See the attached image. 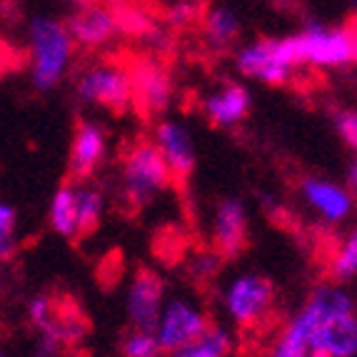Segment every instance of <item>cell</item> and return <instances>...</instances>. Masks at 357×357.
Listing matches in <instances>:
<instances>
[{
	"instance_id": "obj_1",
	"label": "cell",
	"mask_w": 357,
	"mask_h": 357,
	"mask_svg": "<svg viewBox=\"0 0 357 357\" xmlns=\"http://www.w3.org/2000/svg\"><path fill=\"white\" fill-rule=\"evenodd\" d=\"M28 48H30V83L38 93L55 90L68 68H70L73 38L66 23L53 15H36L28 23Z\"/></svg>"
},
{
	"instance_id": "obj_2",
	"label": "cell",
	"mask_w": 357,
	"mask_h": 357,
	"mask_svg": "<svg viewBox=\"0 0 357 357\" xmlns=\"http://www.w3.org/2000/svg\"><path fill=\"white\" fill-rule=\"evenodd\" d=\"M235 68L248 80H257L270 88H280L292 80V75L300 70L303 58H300L298 38H260L238 50L235 55Z\"/></svg>"
},
{
	"instance_id": "obj_3",
	"label": "cell",
	"mask_w": 357,
	"mask_h": 357,
	"mask_svg": "<svg viewBox=\"0 0 357 357\" xmlns=\"http://www.w3.org/2000/svg\"><path fill=\"white\" fill-rule=\"evenodd\" d=\"M123 197L132 210H145L155 203V197L170 188L173 175L167 170L153 140H135L123 155Z\"/></svg>"
},
{
	"instance_id": "obj_4",
	"label": "cell",
	"mask_w": 357,
	"mask_h": 357,
	"mask_svg": "<svg viewBox=\"0 0 357 357\" xmlns=\"http://www.w3.org/2000/svg\"><path fill=\"white\" fill-rule=\"evenodd\" d=\"M298 38L300 58L305 68L317 70H345L357 60V33L355 25H325L310 20Z\"/></svg>"
},
{
	"instance_id": "obj_5",
	"label": "cell",
	"mask_w": 357,
	"mask_h": 357,
	"mask_svg": "<svg viewBox=\"0 0 357 357\" xmlns=\"http://www.w3.org/2000/svg\"><path fill=\"white\" fill-rule=\"evenodd\" d=\"M75 98L83 105L102 107L110 113H126L132 105L130 66L120 60L90 63L75 80Z\"/></svg>"
},
{
	"instance_id": "obj_6",
	"label": "cell",
	"mask_w": 357,
	"mask_h": 357,
	"mask_svg": "<svg viewBox=\"0 0 357 357\" xmlns=\"http://www.w3.org/2000/svg\"><path fill=\"white\" fill-rule=\"evenodd\" d=\"M222 303H225V310L232 317V322H238L240 328H252V325H260L273 312L275 285L265 275H238L225 287Z\"/></svg>"
},
{
	"instance_id": "obj_7",
	"label": "cell",
	"mask_w": 357,
	"mask_h": 357,
	"mask_svg": "<svg viewBox=\"0 0 357 357\" xmlns=\"http://www.w3.org/2000/svg\"><path fill=\"white\" fill-rule=\"evenodd\" d=\"M132 75V105L148 118L165 115L173 105V77L160 60L143 58L130 66Z\"/></svg>"
},
{
	"instance_id": "obj_8",
	"label": "cell",
	"mask_w": 357,
	"mask_h": 357,
	"mask_svg": "<svg viewBox=\"0 0 357 357\" xmlns=\"http://www.w3.org/2000/svg\"><path fill=\"white\" fill-rule=\"evenodd\" d=\"M165 298V280L150 268H137L128 290V317L132 330L153 333L158 328Z\"/></svg>"
},
{
	"instance_id": "obj_9",
	"label": "cell",
	"mask_w": 357,
	"mask_h": 357,
	"mask_svg": "<svg viewBox=\"0 0 357 357\" xmlns=\"http://www.w3.org/2000/svg\"><path fill=\"white\" fill-rule=\"evenodd\" d=\"M250 238V218L238 197H222L213 215V250L222 260L245 252Z\"/></svg>"
},
{
	"instance_id": "obj_10",
	"label": "cell",
	"mask_w": 357,
	"mask_h": 357,
	"mask_svg": "<svg viewBox=\"0 0 357 357\" xmlns=\"http://www.w3.org/2000/svg\"><path fill=\"white\" fill-rule=\"evenodd\" d=\"M153 145L158 148L160 158L165 160L167 170L175 180L185 183L190 178L192 170H195V140H192V132L178 123V120H160L155 126L153 132Z\"/></svg>"
},
{
	"instance_id": "obj_11",
	"label": "cell",
	"mask_w": 357,
	"mask_h": 357,
	"mask_svg": "<svg viewBox=\"0 0 357 357\" xmlns=\"http://www.w3.org/2000/svg\"><path fill=\"white\" fill-rule=\"evenodd\" d=\"M300 197L328 225H340V222L350 220L352 208H355V195L347 188L333 183V180L315 178V175L300 180Z\"/></svg>"
},
{
	"instance_id": "obj_12",
	"label": "cell",
	"mask_w": 357,
	"mask_h": 357,
	"mask_svg": "<svg viewBox=\"0 0 357 357\" xmlns=\"http://www.w3.org/2000/svg\"><path fill=\"white\" fill-rule=\"evenodd\" d=\"M210 325V317L195 305L185 303V300H170L165 310L160 312L158 328H155V340L162 352H173L188 340L200 335Z\"/></svg>"
},
{
	"instance_id": "obj_13",
	"label": "cell",
	"mask_w": 357,
	"mask_h": 357,
	"mask_svg": "<svg viewBox=\"0 0 357 357\" xmlns=\"http://www.w3.org/2000/svg\"><path fill=\"white\" fill-rule=\"evenodd\" d=\"M107 153V132L96 120H80L73 132L70 160H68V178L70 183H88L102 165Z\"/></svg>"
},
{
	"instance_id": "obj_14",
	"label": "cell",
	"mask_w": 357,
	"mask_h": 357,
	"mask_svg": "<svg viewBox=\"0 0 357 357\" xmlns=\"http://www.w3.org/2000/svg\"><path fill=\"white\" fill-rule=\"evenodd\" d=\"M66 28L73 38V45H80L85 50L105 48L107 43H113L115 36L120 33L115 8L107 6L77 8L66 23Z\"/></svg>"
},
{
	"instance_id": "obj_15",
	"label": "cell",
	"mask_w": 357,
	"mask_h": 357,
	"mask_svg": "<svg viewBox=\"0 0 357 357\" xmlns=\"http://www.w3.org/2000/svg\"><path fill=\"white\" fill-rule=\"evenodd\" d=\"M252 107V96L248 85L227 80L220 88H215L213 93L205 96L203 110L208 115L210 126L215 128H235L240 126Z\"/></svg>"
},
{
	"instance_id": "obj_16",
	"label": "cell",
	"mask_w": 357,
	"mask_h": 357,
	"mask_svg": "<svg viewBox=\"0 0 357 357\" xmlns=\"http://www.w3.org/2000/svg\"><path fill=\"white\" fill-rule=\"evenodd\" d=\"M315 347L328 357H355L357 352V320L352 315H333L315 333Z\"/></svg>"
},
{
	"instance_id": "obj_17",
	"label": "cell",
	"mask_w": 357,
	"mask_h": 357,
	"mask_svg": "<svg viewBox=\"0 0 357 357\" xmlns=\"http://www.w3.org/2000/svg\"><path fill=\"white\" fill-rule=\"evenodd\" d=\"M203 20V36L213 50H227L230 45H235V40L243 33L238 13L230 6H213L200 15Z\"/></svg>"
},
{
	"instance_id": "obj_18",
	"label": "cell",
	"mask_w": 357,
	"mask_h": 357,
	"mask_svg": "<svg viewBox=\"0 0 357 357\" xmlns=\"http://www.w3.org/2000/svg\"><path fill=\"white\" fill-rule=\"evenodd\" d=\"M232 352V337L225 328L210 322L208 328L185 345L170 352V357H230Z\"/></svg>"
},
{
	"instance_id": "obj_19",
	"label": "cell",
	"mask_w": 357,
	"mask_h": 357,
	"mask_svg": "<svg viewBox=\"0 0 357 357\" xmlns=\"http://www.w3.org/2000/svg\"><path fill=\"white\" fill-rule=\"evenodd\" d=\"M50 227L60 238L75 240L77 238V215H75V185L68 180L55 190L50 200Z\"/></svg>"
},
{
	"instance_id": "obj_20",
	"label": "cell",
	"mask_w": 357,
	"mask_h": 357,
	"mask_svg": "<svg viewBox=\"0 0 357 357\" xmlns=\"http://www.w3.org/2000/svg\"><path fill=\"white\" fill-rule=\"evenodd\" d=\"M75 185V215H77V238H88L90 232L100 225L102 218V192L96 185Z\"/></svg>"
},
{
	"instance_id": "obj_21",
	"label": "cell",
	"mask_w": 357,
	"mask_h": 357,
	"mask_svg": "<svg viewBox=\"0 0 357 357\" xmlns=\"http://www.w3.org/2000/svg\"><path fill=\"white\" fill-rule=\"evenodd\" d=\"M328 270L335 285L355 280V275H357V235L355 232H350V235L333 250Z\"/></svg>"
},
{
	"instance_id": "obj_22",
	"label": "cell",
	"mask_w": 357,
	"mask_h": 357,
	"mask_svg": "<svg viewBox=\"0 0 357 357\" xmlns=\"http://www.w3.org/2000/svg\"><path fill=\"white\" fill-rule=\"evenodd\" d=\"M15 222L18 213L6 200H0V262H8L18 252V238H15Z\"/></svg>"
},
{
	"instance_id": "obj_23",
	"label": "cell",
	"mask_w": 357,
	"mask_h": 357,
	"mask_svg": "<svg viewBox=\"0 0 357 357\" xmlns=\"http://www.w3.org/2000/svg\"><path fill=\"white\" fill-rule=\"evenodd\" d=\"M123 357H160V345L155 340L153 333H143V330H130L123 337Z\"/></svg>"
},
{
	"instance_id": "obj_24",
	"label": "cell",
	"mask_w": 357,
	"mask_h": 357,
	"mask_svg": "<svg viewBox=\"0 0 357 357\" xmlns=\"http://www.w3.org/2000/svg\"><path fill=\"white\" fill-rule=\"evenodd\" d=\"M222 257L215 250H203L197 252L190 260V278L195 282H210L213 278H218V273L222 270Z\"/></svg>"
},
{
	"instance_id": "obj_25",
	"label": "cell",
	"mask_w": 357,
	"mask_h": 357,
	"mask_svg": "<svg viewBox=\"0 0 357 357\" xmlns=\"http://www.w3.org/2000/svg\"><path fill=\"white\" fill-rule=\"evenodd\" d=\"M333 126H335V132L342 143L347 145L350 150L357 148V113L352 107H342L337 113L333 115Z\"/></svg>"
},
{
	"instance_id": "obj_26",
	"label": "cell",
	"mask_w": 357,
	"mask_h": 357,
	"mask_svg": "<svg viewBox=\"0 0 357 357\" xmlns=\"http://www.w3.org/2000/svg\"><path fill=\"white\" fill-rule=\"evenodd\" d=\"M197 18H200V6L192 0H178L165 13L167 25H173V28H190Z\"/></svg>"
},
{
	"instance_id": "obj_27",
	"label": "cell",
	"mask_w": 357,
	"mask_h": 357,
	"mask_svg": "<svg viewBox=\"0 0 357 357\" xmlns=\"http://www.w3.org/2000/svg\"><path fill=\"white\" fill-rule=\"evenodd\" d=\"M53 312H55V303L48 298V295H38V298H33L28 305V317H30V322L38 328V333L48 325L50 317H53Z\"/></svg>"
},
{
	"instance_id": "obj_28",
	"label": "cell",
	"mask_w": 357,
	"mask_h": 357,
	"mask_svg": "<svg viewBox=\"0 0 357 357\" xmlns=\"http://www.w3.org/2000/svg\"><path fill=\"white\" fill-rule=\"evenodd\" d=\"M345 183H347V190L355 195V188H357V160H355V158H350V160H347V178H345Z\"/></svg>"
},
{
	"instance_id": "obj_29",
	"label": "cell",
	"mask_w": 357,
	"mask_h": 357,
	"mask_svg": "<svg viewBox=\"0 0 357 357\" xmlns=\"http://www.w3.org/2000/svg\"><path fill=\"white\" fill-rule=\"evenodd\" d=\"M75 6H80V8H85V6H105L107 0H73Z\"/></svg>"
},
{
	"instance_id": "obj_30",
	"label": "cell",
	"mask_w": 357,
	"mask_h": 357,
	"mask_svg": "<svg viewBox=\"0 0 357 357\" xmlns=\"http://www.w3.org/2000/svg\"><path fill=\"white\" fill-rule=\"evenodd\" d=\"M3 285H6V275H3V270H0V290H3Z\"/></svg>"
},
{
	"instance_id": "obj_31",
	"label": "cell",
	"mask_w": 357,
	"mask_h": 357,
	"mask_svg": "<svg viewBox=\"0 0 357 357\" xmlns=\"http://www.w3.org/2000/svg\"><path fill=\"white\" fill-rule=\"evenodd\" d=\"M38 357H40V355H38Z\"/></svg>"
}]
</instances>
